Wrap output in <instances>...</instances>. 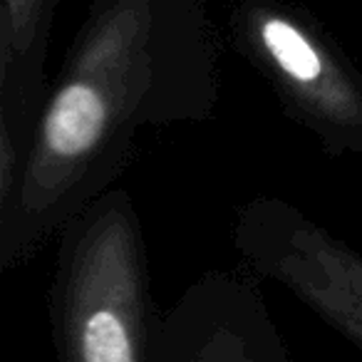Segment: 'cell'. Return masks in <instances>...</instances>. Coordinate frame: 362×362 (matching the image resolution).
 <instances>
[{
  "mask_svg": "<svg viewBox=\"0 0 362 362\" xmlns=\"http://www.w3.org/2000/svg\"><path fill=\"white\" fill-rule=\"evenodd\" d=\"M122 258L90 263L82 291L72 303V345L85 362H132L139 357L134 327V283H129Z\"/></svg>",
  "mask_w": 362,
  "mask_h": 362,
  "instance_id": "1",
  "label": "cell"
},
{
  "mask_svg": "<svg viewBox=\"0 0 362 362\" xmlns=\"http://www.w3.org/2000/svg\"><path fill=\"white\" fill-rule=\"evenodd\" d=\"M283 276L362 345V263L320 233H298L283 256Z\"/></svg>",
  "mask_w": 362,
  "mask_h": 362,
  "instance_id": "2",
  "label": "cell"
},
{
  "mask_svg": "<svg viewBox=\"0 0 362 362\" xmlns=\"http://www.w3.org/2000/svg\"><path fill=\"white\" fill-rule=\"evenodd\" d=\"M110 110L97 85L72 80L52 100L40 134L42 164H77L97 149L107 129Z\"/></svg>",
  "mask_w": 362,
  "mask_h": 362,
  "instance_id": "3",
  "label": "cell"
},
{
  "mask_svg": "<svg viewBox=\"0 0 362 362\" xmlns=\"http://www.w3.org/2000/svg\"><path fill=\"white\" fill-rule=\"evenodd\" d=\"M258 35H261V47L271 57L273 65L291 82L317 97V87L327 77V62L315 47V42L300 28L278 16L261 18Z\"/></svg>",
  "mask_w": 362,
  "mask_h": 362,
  "instance_id": "4",
  "label": "cell"
}]
</instances>
